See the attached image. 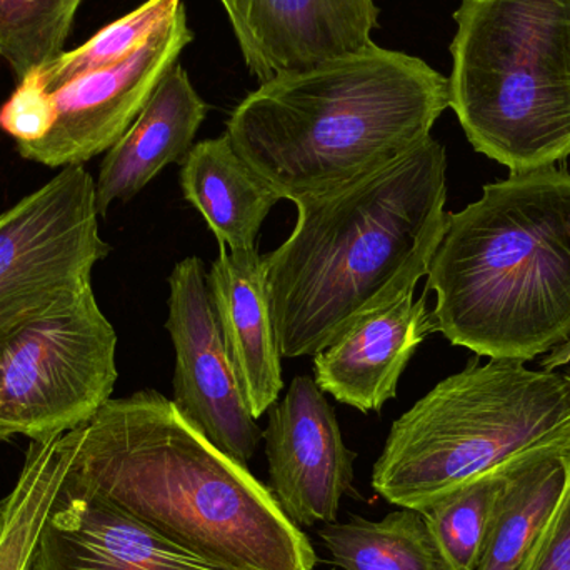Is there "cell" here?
<instances>
[{
  "label": "cell",
  "instance_id": "cell-1",
  "mask_svg": "<svg viewBox=\"0 0 570 570\" xmlns=\"http://www.w3.org/2000/svg\"><path fill=\"white\" fill-rule=\"evenodd\" d=\"M69 471L177 548L230 570H314L271 488L157 391L110 399L66 432Z\"/></svg>",
  "mask_w": 570,
  "mask_h": 570
},
{
  "label": "cell",
  "instance_id": "cell-2",
  "mask_svg": "<svg viewBox=\"0 0 570 570\" xmlns=\"http://www.w3.org/2000/svg\"><path fill=\"white\" fill-rule=\"evenodd\" d=\"M445 203L448 154L432 136L374 176L294 200V230L266 254L281 355L314 357L415 288L448 229Z\"/></svg>",
  "mask_w": 570,
  "mask_h": 570
},
{
  "label": "cell",
  "instance_id": "cell-3",
  "mask_svg": "<svg viewBox=\"0 0 570 570\" xmlns=\"http://www.w3.org/2000/svg\"><path fill=\"white\" fill-rule=\"evenodd\" d=\"M449 109V79L371 42L261 82L227 120L236 153L281 199L344 189L407 156Z\"/></svg>",
  "mask_w": 570,
  "mask_h": 570
},
{
  "label": "cell",
  "instance_id": "cell-4",
  "mask_svg": "<svg viewBox=\"0 0 570 570\" xmlns=\"http://www.w3.org/2000/svg\"><path fill=\"white\" fill-rule=\"evenodd\" d=\"M432 321L478 357L529 362L570 335V173L544 167L488 184L449 213L428 273Z\"/></svg>",
  "mask_w": 570,
  "mask_h": 570
},
{
  "label": "cell",
  "instance_id": "cell-5",
  "mask_svg": "<svg viewBox=\"0 0 570 570\" xmlns=\"http://www.w3.org/2000/svg\"><path fill=\"white\" fill-rule=\"evenodd\" d=\"M568 441L570 385L561 372L472 361L392 424L372 488L421 512L474 479Z\"/></svg>",
  "mask_w": 570,
  "mask_h": 570
},
{
  "label": "cell",
  "instance_id": "cell-6",
  "mask_svg": "<svg viewBox=\"0 0 570 570\" xmlns=\"http://www.w3.org/2000/svg\"><path fill=\"white\" fill-rule=\"evenodd\" d=\"M449 107L482 156L525 174L570 157V0H461Z\"/></svg>",
  "mask_w": 570,
  "mask_h": 570
},
{
  "label": "cell",
  "instance_id": "cell-7",
  "mask_svg": "<svg viewBox=\"0 0 570 570\" xmlns=\"http://www.w3.org/2000/svg\"><path fill=\"white\" fill-rule=\"evenodd\" d=\"M117 334L92 285L0 337V385L13 435L30 441L72 431L112 399Z\"/></svg>",
  "mask_w": 570,
  "mask_h": 570
},
{
  "label": "cell",
  "instance_id": "cell-8",
  "mask_svg": "<svg viewBox=\"0 0 570 570\" xmlns=\"http://www.w3.org/2000/svg\"><path fill=\"white\" fill-rule=\"evenodd\" d=\"M97 219L96 180L83 166L63 167L0 216V337L92 285L110 254Z\"/></svg>",
  "mask_w": 570,
  "mask_h": 570
},
{
  "label": "cell",
  "instance_id": "cell-9",
  "mask_svg": "<svg viewBox=\"0 0 570 570\" xmlns=\"http://www.w3.org/2000/svg\"><path fill=\"white\" fill-rule=\"evenodd\" d=\"M169 287L166 328L176 348L173 402L210 444L247 468L263 431L230 361L203 261L190 256L177 263Z\"/></svg>",
  "mask_w": 570,
  "mask_h": 570
},
{
  "label": "cell",
  "instance_id": "cell-10",
  "mask_svg": "<svg viewBox=\"0 0 570 570\" xmlns=\"http://www.w3.org/2000/svg\"><path fill=\"white\" fill-rule=\"evenodd\" d=\"M193 40L183 7L122 62L86 73L56 90L57 120L52 130L39 142L17 147L20 156L63 169L83 166L107 153L132 126Z\"/></svg>",
  "mask_w": 570,
  "mask_h": 570
},
{
  "label": "cell",
  "instance_id": "cell-11",
  "mask_svg": "<svg viewBox=\"0 0 570 570\" xmlns=\"http://www.w3.org/2000/svg\"><path fill=\"white\" fill-rule=\"evenodd\" d=\"M271 491L298 528L337 521L342 499L354 492V452L342 439L334 409L315 379H292L269 409L263 432Z\"/></svg>",
  "mask_w": 570,
  "mask_h": 570
},
{
  "label": "cell",
  "instance_id": "cell-12",
  "mask_svg": "<svg viewBox=\"0 0 570 570\" xmlns=\"http://www.w3.org/2000/svg\"><path fill=\"white\" fill-rule=\"evenodd\" d=\"M32 570L230 569L160 538L67 468L43 521Z\"/></svg>",
  "mask_w": 570,
  "mask_h": 570
},
{
  "label": "cell",
  "instance_id": "cell-13",
  "mask_svg": "<svg viewBox=\"0 0 570 570\" xmlns=\"http://www.w3.org/2000/svg\"><path fill=\"white\" fill-rule=\"evenodd\" d=\"M244 62L266 82L355 52L379 26L375 0H219Z\"/></svg>",
  "mask_w": 570,
  "mask_h": 570
},
{
  "label": "cell",
  "instance_id": "cell-14",
  "mask_svg": "<svg viewBox=\"0 0 570 570\" xmlns=\"http://www.w3.org/2000/svg\"><path fill=\"white\" fill-rule=\"evenodd\" d=\"M414 291L358 318L314 355V379L325 394L364 414L381 412L397 395L402 372L435 332L428 297L414 301Z\"/></svg>",
  "mask_w": 570,
  "mask_h": 570
},
{
  "label": "cell",
  "instance_id": "cell-15",
  "mask_svg": "<svg viewBox=\"0 0 570 570\" xmlns=\"http://www.w3.org/2000/svg\"><path fill=\"white\" fill-rule=\"evenodd\" d=\"M207 284L247 404L254 419H261L284 389L283 355L267 297L266 254L230 253L219 246Z\"/></svg>",
  "mask_w": 570,
  "mask_h": 570
},
{
  "label": "cell",
  "instance_id": "cell-16",
  "mask_svg": "<svg viewBox=\"0 0 570 570\" xmlns=\"http://www.w3.org/2000/svg\"><path fill=\"white\" fill-rule=\"evenodd\" d=\"M207 104L176 63L160 80L132 126L107 150L96 180L99 216L116 200L129 203L170 164H183L207 117Z\"/></svg>",
  "mask_w": 570,
  "mask_h": 570
},
{
  "label": "cell",
  "instance_id": "cell-17",
  "mask_svg": "<svg viewBox=\"0 0 570 570\" xmlns=\"http://www.w3.org/2000/svg\"><path fill=\"white\" fill-rule=\"evenodd\" d=\"M180 166L184 197L219 246L230 253L256 249L261 227L281 197L236 153L227 134L197 142Z\"/></svg>",
  "mask_w": 570,
  "mask_h": 570
},
{
  "label": "cell",
  "instance_id": "cell-18",
  "mask_svg": "<svg viewBox=\"0 0 570 570\" xmlns=\"http://www.w3.org/2000/svg\"><path fill=\"white\" fill-rule=\"evenodd\" d=\"M570 441L519 459L508 472L475 570H519L548 525L568 481Z\"/></svg>",
  "mask_w": 570,
  "mask_h": 570
},
{
  "label": "cell",
  "instance_id": "cell-19",
  "mask_svg": "<svg viewBox=\"0 0 570 570\" xmlns=\"http://www.w3.org/2000/svg\"><path fill=\"white\" fill-rule=\"evenodd\" d=\"M332 561L344 570H444L421 512L399 509L381 521L354 515L318 531Z\"/></svg>",
  "mask_w": 570,
  "mask_h": 570
},
{
  "label": "cell",
  "instance_id": "cell-20",
  "mask_svg": "<svg viewBox=\"0 0 570 570\" xmlns=\"http://www.w3.org/2000/svg\"><path fill=\"white\" fill-rule=\"evenodd\" d=\"M66 432L32 441L19 481L2 499L0 570H32L37 542L53 495L69 468Z\"/></svg>",
  "mask_w": 570,
  "mask_h": 570
},
{
  "label": "cell",
  "instance_id": "cell-21",
  "mask_svg": "<svg viewBox=\"0 0 570 570\" xmlns=\"http://www.w3.org/2000/svg\"><path fill=\"white\" fill-rule=\"evenodd\" d=\"M514 464L474 479L421 511L444 570L478 568L509 469Z\"/></svg>",
  "mask_w": 570,
  "mask_h": 570
},
{
  "label": "cell",
  "instance_id": "cell-22",
  "mask_svg": "<svg viewBox=\"0 0 570 570\" xmlns=\"http://www.w3.org/2000/svg\"><path fill=\"white\" fill-rule=\"evenodd\" d=\"M82 0H0V60L16 73L43 69L63 52Z\"/></svg>",
  "mask_w": 570,
  "mask_h": 570
},
{
  "label": "cell",
  "instance_id": "cell-23",
  "mask_svg": "<svg viewBox=\"0 0 570 570\" xmlns=\"http://www.w3.org/2000/svg\"><path fill=\"white\" fill-rule=\"evenodd\" d=\"M183 7V0H147L132 12L100 29L82 46L60 53L39 69L43 87L53 94L86 73L122 62Z\"/></svg>",
  "mask_w": 570,
  "mask_h": 570
},
{
  "label": "cell",
  "instance_id": "cell-24",
  "mask_svg": "<svg viewBox=\"0 0 570 570\" xmlns=\"http://www.w3.org/2000/svg\"><path fill=\"white\" fill-rule=\"evenodd\" d=\"M56 120V99L43 87L39 70L19 80L12 96L0 107V129L16 140L17 147L42 140Z\"/></svg>",
  "mask_w": 570,
  "mask_h": 570
},
{
  "label": "cell",
  "instance_id": "cell-25",
  "mask_svg": "<svg viewBox=\"0 0 570 570\" xmlns=\"http://www.w3.org/2000/svg\"><path fill=\"white\" fill-rule=\"evenodd\" d=\"M519 570H570V455L568 481L561 499Z\"/></svg>",
  "mask_w": 570,
  "mask_h": 570
},
{
  "label": "cell",
  "instance_id": "cell-26",
  "mask_svg": "<svg viewBox=\"0 0 570 570\" xmlns=\"http://www.w3.org/2000/svg\"><path fill=\"white\" fill-rule=\"evenodd\" d=\"M570 364V335L566 338L562 344H559L558 347L552 348L551 352L546 354V357L542 358L541 365L542 371L556 372L559 368H564L566 365Z\"/></svg>",
  "mask_w": 570,
  "mask_h": 570
},
{
  "label": "cell",
  "instance_id": "cell-27",
  "mask_svg": "<svg viewBox=\"0 0 570 570\" xmlns=\"http://www.w3.org/2000/svg\"><path fill=\"white\" fill-rule=\"evenodd\" d=\"M10 438H13V434L12 431H10L9 422H7L6 405H3L2 397V385H0V442L9 441Z\"/></svg>",
  "mask_w": 570,
  "mask_h": 570
},
{
  "label": "cell",
  "instance_id": "cell-28",
  "mask_svg": "<svg viewBox=\"0 0 570 570\" xmlns=\"http://www.w3.org/2000/svg\"><path fill=\"white\" fill-rule=\"evenodd\" d=\"M561 374L562 377H564L566 381H568V384L570 385V364L566 365L564 371H562Z\"/></svg>",
  "mask_w": 570,
  "mask_h": 570
},
{
  "label": "cell",
  "instance_id": "cell-29",
  "mask_svg": "<svg viewBox=\"0 0 570 570\" xmlns=\"http://www.w3.org/2000/svg\"><path fill=\"white\" fill-rule=\"evenodd\" d=\"M0 514H2V501H0Z\"/></svg>",
  "mask_w": 570,
  "mask_h": 570
}]
</instances>
